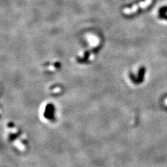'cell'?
Listing matches in <instances>:
<instances>
[{
	"label": "cell",
	"instance_id": "1",
	"mask_svg": "<svg viewBox=\"0 0 167 167\" xmlns=\"http://www.w3.org/2000/svg\"><path fill=\"white\" fill-rule=\"evenodd\" d=\"M152 0H144V1H141V2L138 3V4H135L131 8H127L123 9V13L126 14H133L134 13H135L139 9H143L147 7L148 6L151 4Z\"/></svg>",
	"mask_w": 167,
	"mask_h": 167
},
{
	"label": "cell",
	"instance_id": "2",
	"mask_svg": "<svg viewBox=\"0 0 167 167\" xmlns=\"http://www.w3.org/2000/svg\"><path fill=\"white\" fill-rule=\"evenodd\" d=\"M165 103H166L167 104V99L166 100V101H165Z\"/></svg>",
	"mask_w": 167,
	"mask_h": 167
}]
</instances>
